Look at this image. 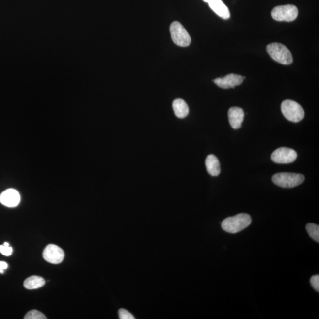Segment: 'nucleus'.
I'll use <instances>...</instances> for the list:
<instances>
[{"label":"nucleus","mask_w":319,"mask_h":319,"mask_svg":"<svg viewBox=\"0 0 319 319\" xmlns=\"http://www.w3.org/2000/svg\"><path fill=\"white\" fill-rule=\"evenodd\" d=\"M251 218L247 214H239L225 219L221 223L222 228L224 231L236 233L247 228L251 223Z\"/></svg>","instance_id":"obj_1"},{"label":"nucleus","mask_w":319,"mask_h":319,"mask_svg":"<svg viewBox=\"0 0 319 319\" xmlns=\"http://www.w3.org/2000/svg\"><path fill=\"white\" fill-rule=\"evenodd\" d=\"M267 51L271 58L278 63L285 65L290 64L293 62V58L289 50L283 44L273 43L268 44Z\"/></svg>","instance_id":"obj_2"},{"label":"nucleus","mask_w":319,"mask_h":319,"mask_svg":"<svg viewBox=\"0 0 319 319\" xmlns=\"http://www.w3.org/2000/svg\"><path fill=\"white\" fill-rule=\"evenodd\" d=\"M281 110L286 119L291 122H300L304 117L302 106L294 100H286L283 101L281 105Z\"/></svg>","instance_id":"obj_3"},{"label":"nucleus","mask_w":319,"mask_h":319,"mask_svg":"<svg viewBox=\"0 0 319 319\" xmlns=\"http://www.w3.org/2000/svg\"><path fill=\"white\" fill-rule=\"evenodd\" d=\"M272 180L275 185L284 188L296 187L304 182L303 174L292 173H279L274 174Z\"/></svg>","instance_id":"obj_4"},{"label":"nucleus","mask_w":319,"mask_h":319,"mask_svg":"<svg viewBox=\"0 0 319 319\" xmlns=\"http://www.w3.org/2000/svg\"><path fill=\"white\" fill-rule=\"evenodd\" d=\"M298 15L297 7L291 4L277 6L271 11V17L279 22H292L297 19Z\"/></svg>","instance_id":"obj_5"},{"label":"nucleus","mask_w":319,"mask_h":319,"mask_svg":"<svg viewBox=\"0 0 319 319\" xmlns=\"http://www.w3.org/2000/svg\"><path fill=\"white\" fill-rule=\"evenodd\" d=\"M170 33L173 42L180 47H188L191 43V37L181 23L174 22L170 26Z\"/></svg>","instance_id":"obj_6"},{"label":"nucleus","mask_w":319,"mask_h":319,"mask_svg":"<svg viewBox=\"0 0 319 319\" xmlns=\"http://www.w3.org/2000/svg\"><path fill=\"white\" fill-rule=\"evenodd\" d=\"M297 158V153L293 149L280 147L272 153V160L278 164H289L293 162Z\"/></svg>","instance_id":"obj_7"},{"label":"nucleus","mask_w":319,"mask_h":319,"mask_svg":"<svg viewBox=\"0 0 319 319\" xmlns=\"http://www.w3.org/2000/svg\"><path fill=\"white\" fill-rule=\"evenodd\" d=\"M43 256L50 264H58L63 261L64 253L63 250L57 245L50 244L44 250Z\"/></svg>","instance_id":"obj_8"},{"label":"nucleus","mask_w":319,"mask_h":319,"mask_svg":"<svg viewBox=\"0 0 319 319\" xmlns=\"http://www.w3.org/2000/svg\"><path fill=\"white\" fill-rule=\"evenodd\" d=\"M243 77L234 73H230L223 78H218L214 80L215 84L223 89L234 88L243 82Z\"/></svg>","instance_id":"obj_9"},{"label":"nucleus","mask_w":319,"mask_h":319,"mask_svg":"<svg viewBox=\"0 0 319 319\" xmlns=\"http://www.w3.org/2000/svg\"><path fill=\"white\" fill-rule=\"evenodd\" d=\"M0 202L5 206L13 208L19 205L20 202V194L14 189H8L1 193Z\"/></svg>","instance_id":"obj_10"},{"label":"nucleus","mask_w":319,"mask_h":319,"mask_svg":"<svg viewBox=\"0 0 319 319\" xmlns=\"http://www.w3.org/2000/svg\"><path fill=\"white\" fill-rule=\"evenodd\" d=\"M228 118L232 128H240L244 118L243 109L239 107L230 108L228 111Z\"/></svg>","instance_id":"obj_11"},{"label":"nucleus","mask_w":319,"mask_h":319,"mask_svg":"<svg viewBox=\"0 0 319 319\" xmlns=\"http://www.w3.org/2000/svg\"><path fill=\"white\" fill-rule=\"evenodd\" d=\"M208 3L209 7L219 17L223 18L224 20L229 19L230 14L229 8L222 0H210Z\"/></svg>","instance_id":"obj_12"},{"label":"nucleus","mask_w":319,"mask_h":319,"mask_svg":"<svg viewBox=\"0 0 319 319\" xmlns=\"http://www.w3.org/2000/svg\"><path fill=\"white\" fill-rule=\"evenodd\" d=\"M207 171L210 175L217 176L221 173V165L218 159L214 155L207 157L205 161Z\"/></svg>","instance_id":"obj_13"},{"label":"nucleus","mask_w":319,"mask_h":319,"mask_svg":"<svg viewBox=\"0 0 319 319\" xmlns=\"http://www.w3.org/2000/svg\"><path fill=\"white\" fill-rule=\"evenodd\" d=\"M173 108L176 116L179 118H184L189 114V106L185 100L182 99L174 100Z\"/></svg>","instance_id":"obj_14"},{"label":"nucleus","mask_w":319,"mask_h":319,"mask_svg":"<svg viewBox=\"0 0 319 319\" xmlns=\"http://www.w3.org/2000/svg\"><path fill=\"white\" fill-rule=\"evenodd\" d=\"M23 285L26 289H35L42 287L45 285V280L40 276H33L26 279Z\"/></svg>","instance_id":"obj_15"},{"label":"nucleus","mask_w":319,"mask_h":319,"mask_svg":"<svg viewBox=\"0 0 319 319\" xmlns=\"http://www.w3.org/2000/svg\"><path fill=\"white\" fill-rule=\"evenodd\" d=\"M306 230L308 234L313 240L319 242V226L315 223H308L306 225Z\"/></svg>","instance_id":"obj_16"},{"label":"nucleus","mask_w":319,"mask_h":319,"mask_svg":"<svg viewBox=\"0 0 319 319\" xmlns=\"http://www.w3.org/2000/svg\"><path fill=\"white\" fill-rule=\"evenodd\" d=\"M25 319H46L45 315L43 314L42 313L36 310H32L29 312L26 316Z\"/></svg>","instance_id":"obj_17"},{"label":"nucleus","mask_w":319,"mask_h":319,"mask_svg":"<svg viewBox=\"0 0 319 319\" xmlns=\"http://www.w3.org/2000/svg\"><path fill=\"white\" fill-rule=\"evenodd\" d=\"M118 315L121 319H135V317L131 313L127 311V310L121 309L118 311Z\"/></svg>","instance_id":"obj_18"},{"label":"nucleus","mask_w":319,"mask_h":319,"mask_svg":"<svg viewBox=\"0 0 319 319\" xmlns=\"http://www.w3.org/2000/svg\"><path fill=\"white\" fill-rule=\"evenodd\" d=\"M310 284L316 291H319V276L315 275L310 279Z\"/></svg>","instance_id":"obj_19"},{"label":"nucleus","mask_w":319,"mask_h":319,"mask_svg":"<svg viewBox=\"0 0 319 319\" xmlns=\"http://www.w3.org/2000/svg\"><path fill=\"white\" fill-rule=\"evenodd\" d=\"M0 252L5 256H10L13 253V248L5 247L4 245H0Z\"/></svg>","instance_id":"obj_20"},{"label":"nucleus","mask_w":319,"mask_h":319,"mask_svg":"<svg viewBox=\"0 0 319 319\" xmlns=\"http://www.w3.org/2000/svg\"><path fill=\"white\" fill-rule=\"evenodd\" d=\"M7 263L4 261H0V273H4V270L8 268Z\"/></svg>","instance_id":"obj_21"},{"label":"nucleus","mask_w":319,"mask_h":319,"mask_svg":"<svg viewBox=\"0 0 319 319\" xmlns=\"http://www.w3.org/2000/svg\"><path fill=\"white\" fill-rule=\"evenodd\" d=\"M3 245H4V246H5V247L10 246V245H9V244L7 242H4V244H3Z\"/></svg>","instance_id":"obj_22"},{"label":"nucleus","mask_w":319,"mask_h":319,"mask_svg":"<svg viewBox=\"0 0 319 319\" xmlns=\"http://www.w3.org/2000/svg\"><path fill=\"white\" fill-rule=\"evenodd\" d=\"M203 1L204 2L208 3L210 1V0H203Z\"/></svg>","instance_id":"obj_23"},{"label":"nucleus","mask_w":319,"mask_h":319,"mask_svg":"<svg viewBox=\"0 0 319 319\" xmlns=\"http://www.w3.org/2000/svg\"><path fill=\"white\" fill-rule=\"evenodd\" d=\"M242 77H243V79H245V78H245V76H242Z\"/></svg>","instance_id":"obj_24"}]
</instances>
